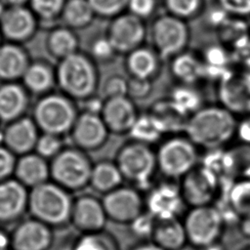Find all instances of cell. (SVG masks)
<instances>
[{
	"label": "cell",
	"mask_w": 250,
	"mask_h": 250,
	"mask_svg": "<svg viewBox=\"0 0 250 250\" xmlns=\"http://www.w3.org/2000/svg\"><path fill=\"white\" fill-rule=\"evenodd\" d=\"M237 125L234 113L227 106L202 105L188 116L184 132L198 148L215 150L236 136Z\"/></svg>",
	"instance_id": "cell-1"
},
{
	"label": "cell",
	"mask_w": 250,
	"mask_h": 250,
	"mask_svg": "<svg viewBox=\"0 0 250 250\" xmlns=\"http://www.w3.org/2000/svg\"><path fill=\"white\" fill-rule=\"evenodd\" d=\"M61 93L73 101H86L96 95L100 73L96 62L87 54L76 52L61 61L55 69Z\"/></svg>",
	"instance_id": "cell-2"
},
{
	"label": "cell",
	"mask_w": 250,
	"mask_h": 250,
	"mask_svg": "<svg viewBox=\"0 0 250 250\" xmlns=\"http://www.w3.org/2000/svg\"><path fill=\"white\" fill-rule=\"evenodd\" d=\"M71 192L54 182H46L28 192L27 209L34 219L49 227L70 224L73 199Z\"/></svg>",
	"instance_id": "cell-3"
},
{
	"label": "cell",
	"mask_w": 250,
	"mask_h": 250,
	"mask_svg": "<svg viewBox=\"0 0 250 250\" xmlns=\"http://www.w3.org/2000/svg\"><path fill=\"white\" fill-rule=\"evenodd\" d=\"M78 115L72 99L62 93L43 95L34 104L32 119L41 133L69 134Z\"/></svg>",
	"instance_id": "cell-4"
},
{
	"label": "cell",
	"mask_w": 250,
	"mask_h": 250,
	"mask_svg": "<svg viewBox=\"0 0 250 250\" xmlns=\"http://www.w3.org/2000/svg\"><path fill=\"white\" fill-rule=\"evenodd\" d=\"M115 163L123 179L131 183L133 187L139 190L149 189L157 170L155 151L150 146L131 140L119 148Z\"/></svg>",
	"instance_id": "cell-5"
},
{
	"label": "cell",
	"mask_w": 250,
	"mask_h": 250,
	"mask_svg": "<svg viewBox=\"0 0 250 250\" xmlns=\"http://www.w3.org/2000/svg\"><path fill=\"white\" fill-rule=\"evenodd\" d=\"M93 163L86 151L63 147L50 161V179L69 192L89 187Z\"/></svg>",
	"instance_id": "cell-6"
},
{
	"label": "cell",
	"mask_w": 250,
	"mask_h": 250,
	"mask_svg": "<svg viewBox=\"0 0 250 250\" xmlns=\"http://www.w3.org/2000/svg\"><path fill=\"white\" fill-rule=\"evenodd\" d=\"M157 170L167 180H181L198 165V147L186 136H172L155 151Z\"/></svg>",
	"instance_id": "cell-7"
},
{
	"label": "cell",
	"mask_w": 250,
	"mask_h": 250,
	"mask_svg": "<svg viewBox=\"0 0 250 250\" xmlns=\"http://www.w3.org/2000/svg\"><path fill=\"white\" fill-rule=\"evenodd\" d=\"M147 34L152 48L162 60L172 59L186 51L190 39L188 22L167 13L151 21Z\"/></svg>",
	"instance_id": "cell-8"
},
{
	"label": "cell",
	"mask_w": 250,
	"mask_h": 250,
	"mask_svg": "<svg viewBox=\"0 0 250 250\" xmlns=\"http://www.w3.org/2000/svg\"><path fill=\"white\" fill-rule=\"evenodd\" d=\"M183 224L188 242L198 249L221 241L226 228L220 210L213 204L190 207Z\"/></svg>",
	"instance_id": "cell-9"
},
{
	"label": "cell",
	"mask_w": 250,
	"mask_h": 250,
	"mask_svg": "<svg viewBox=\"0 0 250 250\" xmlns=\"http://www.w3.org/2000/svg\"><path fill=\"white\" fill-rule=\"evenodd\" d=\"M180 188L187 206L212 204L219 193V176L205 165H197L181 179Z\"/></svg>",
	"instance_id": "cell-10"
},
{
	"label": "cell",
	"mask_w": 250,
	"mask_h": 250,
	"mask_svg": "<svg viewBox=\"0 0 250 250\" xmlns=\"http://www.w3.org/2000/svg\"><path fill=\"white\" fill-rule=\"evenodd\" d=\"M102 202L109 221L129 225L145 211V197L133 186H120L104 194Z\"/></svg>",
	"instance_id": "cell-11"
},
{
	"label": "cell",
	"mask_w": 250,
	"mask_h": 250,
	"mask_svg": "<svg viewBox=\"0 0 250 250\" xmlns=\"http://www.w3.org/2000/svg\"><path fill=\"white\" fill-rule=\"evenodd\" d=\"M105 35L116 54L127 55L143 46L147 35V28L144 20L125 12L110 20Z\"/></svg>",
	"instance_id": "cell-12"
},
{
	"label": "cell",
	"mask_w": 250,
	"mask_h": 250,
	"mask_svg": "<svg viewBox=\"0 0 250 250\" xmlns=\"http://www.w3.org/2000/svg\"><path fill=\"white\" fill-rule=\"evenodd\" d=\"M186 206L180 185L172 180L151 186L145 197V210L157 221L180 219Z\"/></svg>",
	"instance_id": "cell-13"
},
{
	"label": "cell",
	"mask_w": 250,
	"mask_h": 250,
	"mask_svg": "<svg viewBox=\"0 0 250 250\" xmlns=\"http://www.w3.org/2000/svg\"><path fill=\"white\" fill-rule=\"evenodd\" d=\"M109 134L101 114L83 110L78 113L68 135L73 146L89 152L103 147Z\"/></svg>",
	"instance_id": "cell-14"
},
{
	"label": "cell",
	"mask_w": 250,
	"mask_h": 250,
	"mask_svg": "<svg viewBox=\"0 0 250 250\" xmlns=\"http://www.w3.org/2000/svg\"><path fill=\"white\" fill-rule=\"evenodd\" d=\"M38 21L29 7H6L0 16L1 36L8 42L24 43L35 35Z\"/></svg>",
	"instance_id": "cell-15"
},
{
	"label": "cell",
	"mask_w": 250,
	"mask_h": 250,
	"mask_svg": "<svg viewBox=\"0 0 250 250\" xmlns=\"http://www.w3.org/2000/svg\"><path fill=\"white\" fill-rule=\"evenodd\" d=\"M107 221L102 199L91 194H82L73 199L70 224L80 233L103 230Z\"/></svg>",
	"instance_id": "cell-16"
},
{
	"label": "cell",
	"mask_w": 250,
	"mask_h": 250,
	"mask_svg": "<svg viewBox=\"0 0 250 250\" xmlns=\"http://www.w3.org/2000/svg\"><path fill=\"white\" fill-rule=\"evenodd\" d=\"M101 116L110 134H129L139 111L133 100L127 96L104 99Z\"/></svg>",
	"instance_id": "cell-17"
},
{
	"label": "cell",
	"mask_w": 250,
	"mask_h": 250,
	"mask_svg": "<svg viewBox=\"0 0 250 250\" xmlns=\"http://www.w3.org/2000/svg\"><path fill=\"white\" fill-rule=\"evenodd\" d=\"M53 240L51 227L33 218L16 228L10 238V245L13 250H48Z\"/></svg>",
	"instance_id": "cell-18"
},
{
	"label": "cell",
	"mask_w": 250,
	"mask_h": 250,
	"mask_svg": "<svg viewBox=\"0 0 250 250\" xmlns=\"http://www.w3.org/2000/svg\"><path fill=\"white\" fill-rule=\"evenodd\" d=\"M40 131L30 117H21L8 123L2 133L3 145L15 155L34 151Z\"/></svg>",
	"instance_id": "cell-19"
},
{
	"label": "cell",
	"mask_w": 250,
	"mask_h": 250,
	"mask_svg": "<svg viewBox=\"0 0 250 250\" xmlns=\"http://www.w3.org/2000/svg\"><path fill=\"white\" fill-rule=\"evenodd\" d=\"M28 191L16 179L0 182V223L20 218L27 209Z\"/></svg>",
	"instance_id": "cell-20"
},
{
	"label": "cell",
	"mask_w": 250,
	"mask_h": 250,
	"mask_svg": "<svg viewBox=\"0 0 250 250\" xmlns=\"http://www.w3.org/2000/svg\"><path fill=\"white\" fill-rule=\"evenodd\" d=\"M161 62L152 47L143 45L126 55L125 68L132 78L153 81L160 73Z\"/></svg>",
	"instance_id": "cell-21"
},
{
	"label": "cell",
	"mask_w": 250,
	"mask_h": 250,
	"mask_svg": "<svg viewBox=\"0 0 250 250\" xmlns=\"http://www.w3.org/2000/svg\"><path fill=\"white\" fill-rule=\"evenodd\" d=\"M29 104L28 92L18 82L0 85V121L10 123L23 116Z\"/></svg>",
	"instance_id": "cell-22"
},
{
	"label": "cell",
	"mask_w": 250,
	"mask_h": 250,
	"mask_svg": "<svg viewBox=\"0 0 250 250\" xmlns=\"http://www.w3.org/2000/svg\"><path fill=\"white\" fill-rule=\"evenodd\" d=\"M14 175L25 188H35L49 181L50 162L34 151L21 155L17 159Z\"/></svg>",
	"instance_id": "cell-23"
},
{
	"label": "cell",
	"mask_w": 250,
	"mask_h": 250,
	"mask_svg": "<svg viewBox=\"0 0 250 250\" xmlns=\"http://www.w3.org/2000/svg\"><path fill=\"white\" fill-rule=\"evenodd\" d=\"M30 63L27 52L21 44H0V81L18 82Z\"/></svg>",
	"instance_id": "cell-24"
},
{
	"label": "cell",
	"mask_w": 250,
	"mask_h": 250,
	"mask_svg": "<svg viewBox=\"0 0 250 250\" xmlns=\"http://www.w3.org/2000/svg\"><path fill=\"white\" fill-rule=\"evenodd\" d=\"M21 80L28 93L41 96L50 93L57 85L55 69L48 63L39 61L30 62Z\"/></svg>",
	"instance_id": "cell-25"
},
{
	"label": "cell",
	"mask_w": 250,
	"mask_h": 250,
	"mask_svg": "<svg viewBox=\"0 0 250 250\" xmlns=\"http://www.w3.org/2000/svg\"><path fill=\"white\" fill-rule=\"evenodd\" d=\"M150 240L164 250H177L188 243L180 219L157 221Z\"/></svg>",
	"instance_id": "cell-26"
},
{
	"label": "cell",
	"mask_w": 250,
	"mask_h": 250,
	"mask_svg": "<svg viewBox=\"0 0 250 250\" xmlns=\"http://www.w3.org/2000/svg\"><path fill=\"white\" fill-rule=\"evenodd\" d=\"M47 52L61 61L79 51V39L75 30L62 25L50 30L46 38Z\"/></svg>",
	"instance_id": "cell-27"
},
{
	"label": "cell",
	"mask_w": 250,
	"mask_h": 250,
	"mask_svg": "<svg viewBox=\"0 0 250 250\" xmlns=\"http://www.w3.org/2000/svg\"><path fill=\"white\" fill-rule=\"evenodd\" d=\"M124 179L115 161L102 160L93 164L89 187L103 195L122 186Z\"/></svg>",
	"instance_id": "cell-28"
},
{
	"label": "cell",
	"mask_w": 250,
	"mask_h": 250,
	"mask_svg": "<svg viewBox=\"0 0 250 250\" xmlns=\"http://www.w3.org/2000/svg\"><path fill=\"white\" fill-rule=\"evenodd\" d=\"M171 72L181 84L191 85L203 75L204 64L197 56L186 50L172 58Z\"/></svg>",
	"instance_id": "cell-29"
},
{
	"label": "cell",
	"mask_w": 250,
	"mask_h": 250,
	"mask_svg": "<svg viewBox=\"0 0 250 250\" xmlns=\"http://www.w3.org/2000/svg\"><path fill=\"white\" fill-rule=\"evenodd\" d=\"M95 18L88 0H66L61 16L63 25L73 30L88 27Z\"/></svg>",
	"instance_id": "cell-30"
},
{
	"label": "cell",
	"mask_w": 250,
	"mask_h": 250,
	"mask_svg": "<svg viewBox=\"0 0 250 250\" xmlns=\"http://www.w3.org/2000/svg\"><path fill=\"white\" fill-rule=\"evenodd\" d=\"M165 133L159 120L149 111L139 114L128 135L133 141L150 146L157 143Z\"/></svg>",
	"instance_id": "cell-31"
},
{
	"label": "cell",
	"mask_w": 250,
	"mask_h": 250,
	"mask_svg": "<svg viewBox=\"0 0 250 250\" xmlns=\"http://www.w3.org/2000/svg\"><path fill=\"white\" fill-rule=\"evenodd\" d=\"M150 112L159 120L165 132L185 129L188 115L181 111L169 99L158 101Z\"/></svg>",
	"instance_id": "cell-32"
},
{
	"label": "cell",
	"mask_w": 250,
	"mask_h": 250,
	"mask_svg": "<svg viewBox=\"0 0 250 250\" xmlns=\"http://www.w3.org/2000/svg\"><path fill=\"white\" fill-rule=\"evenodd\" d=\"M71 250H121L116 237L109 231L80 233L71 245Z\"/></svg>",
	"instance_id": "cell-33"
},
{
	"label": "cell",
	"mask_w": 250,
	"mask_h": 250,
	"mask_svg": "<svg viewBox=\"0 0 250 250\" xmlns=\"http://www.w3.org/2000/svg\"><path fill=\"white\" fill-rule=\"evenodd\" d=\"M224 155L225 171L237 179H250V144L242 143Z\"/></svg>",
	"instance_id": "cell-34"
},
{
	"label": "cell",
	"mask_w": 250,
	"mask_h": 250,
	"mask_svg": "<svg viewBox=\"0 0 250 250\" xmlns=\"http://www.w3.org/2000/svg\"><path fill=\"white\" fill-rule=\"evenodd\" d=\"M226 200L239 219L250 217V179H237L231 183Z\"/></svg>",
	"instance_id": "cell-35"
},
{
	"label": "cell",
	"mask_w": 250,
	"mask_h": 250,
	"mask_svg": "<svg viewBox=\"0 0 250 250\" xmlns=\"http://www.w3.org/2000/svg\"><path fill=\"white\" fill-rule=\"evenodd\" d=\"M169 100L188 116L202 106L199 93L190 85L181 84L174 88Z\"/></svg>",
	"instance_id": "cell-36"
},
{
	"label": "cell",
	"mask_w": 250,
	"mask_h": 250,
	"mask_svg": "<svg viewBox=\"0 0 250 250\" xmlns=\"http://www.w3.org/2000/svg\"><path fill=\"white\" fill-rule=\"evenodd\" d=\"M166 13L183 21L195 19L204 9V0H163Z\"/></svg>",
	"instance_id": "cell-37"
},
{
	"label": "cell",
	"mask_w": 250,
	"mask_h": 250,
	"mask_svg": "<svg viewBox=\"0 0 250 250\" xmlns=\"http://www.w3.org/2000/svg\"><path fill=\"white\" fill-rule=\"evenodd\" d=\"M66 0H29L28 7L38 21L51 23L61 20Z\"/></svg>",
	"instance_id": "cell-38"
},
{
	"label": "cell",
	"mask_w": 250,
	"mask_h": 250,
	"mask_svg": "<svg viewBox=\"0 0 250 250\" xmlns=\"http://www.w3.org/2000/svg\"><path fill=\"white\" fill-rule=\"evenodd\" d=\"M96 17L113 19L127 12L128 0H88Z\"/></svg>",
	"instance_id": "cell-39"
},
{
	"label": "cell",
	"mask_w": 250,
	"mask_h": 250,
	"mask_svg": "<svg viewBox=\"0 0 250 250\" xmlns=\"http://www.w3.org/2000/svg\"><path fill=\"white\" fill-rule=\"evenodd\" d=\"M63 148V142L62 137L41 133L35 145L34 152L39 154L45 159H53Z\"/></svg>",
	"instance_id": "cell-40"
},
{
	"label": "cell",
	"mask_w": 250,
	"mask_h": 250,
	"mask_svg": "<svg viewBox=\"0 0 250 250\" xmlns=\"http://www.w3.org/2000/svg\"><path fill=\"white\" fill-rule=\"evenodd\" d=\"M157 220L146 210L133 220L129 225L130 231L138 238L146 241L151 238Z\"/></svg>",
	"instance_id": "cell-41"
},
{
	"label": "cell",
	"mask_w": 250,
	"mask_h": 250,
	"mask_svg": "<svg viewBox=\"0 0 250 250\" xmlns=\"http://www.w3.org/2000/svg\"><path fill=\"white\" fill-rule=\"evenodd\" d=\"M116 52L109 42L106 35L99 36L95 38L90 44V54L89 56L96 62H108L113 60L116 56Z\"/></svg>",
	"instance_id": "cell-42"
},
{
	"label": "cell",
	"mask_w": 250,
	"mask_h": 250,
	"mask_svg": "<svg viewBox=\"0 0 250 250\" xmlns=\"http://www.w3.org/2000/svg\"><path fill=\"white\" fill-rule=\"evenodd\" d=\"M127 91L128 79L117 74L107 77L103 86L104 99L127 96Z\"/></svg>",
	"instance_id": "cell-43"
},
{
	"label": "cell",
	"mask_w": 250,
	"mask_h": 250,
	"mask_svg": "<svg viewBox=\"0 0 250 250\" xmlns=\"http://www.w3.org/2000/svg\"><path fill=\"white\" fill-rule=\"evenodd\" d=\"M152 91V81L139 78H132L128 80L127 97L133 101H141L146 99Z\"/></svg>",
	"instance_id": "cell-44"
},
{
	"label": "cell",
	"mask_w": 250,
	"mask_h": 250,
	"mask_svg": "<svg viewBox=\"0 0 250 250\" xmlns=\"http://www.w3.org/2000/svg\"><path fill=\"white\" fill-rule=\"evenodd\" d=\"M220 9L233 17L243 18L250 16V0H216Z\"/></svg>",
	"instance_id": "cell-45"
},
{
	"label": "cell",
	"mask_w": 250,
	"mask_h": 250,
	"mask_svg": "<svg viewBox=\"0 0 250 250\" xmlns=\"http://www.w3.org/2000/svg\"><path fill=\"white\" fill-rule=\"evenodd\" d=\"M156 8L157 0H128L127 12L145 21L154 14Z\"/></svg>",
	"instance_id": "cell-46"
},
{
	"label": "cell",
	"mask_w": 250,
	"mask_h": 250,
	"mask_svg": "<svg viewBox=\"0 0 250 250\" xmlns=\"http://www.w3.org/2000/svg\"><path fill=\"white\" fill-rule=\"evenodd\" d=\"M16 155L4 145H0V182L10 179L14 175Z\"/></svg>",
	"instance_id": "cell-47"
},
{
	"label": "cell",
	"mask_w": 250,
	"mask_h": 250,
	"mask_svg": "<svg viewBox=\"0 0 250 250\" xmlns=\"http://www.w3.org/2000/svg\"><path fill=\"white\" fill-rule=\"evenodd\" d=\"M236 135L241 138L243 143L250 144V119L245 120V122L243 123L238 122Z\"/></svg>",
	"instance_id": "cell-48"
},
{
	"label": "cell",
	"mask_w": 250,
	"mask_h": 250,
	"mask_svg": "<svg viewBox=\"0 0 250 250\" xmlns=\"http://www.w3.org/2000/svg\"><path fill=\"white\" fill-rule=\"evenodd\" d=\"M239 233L246 239H250V217L240 218L237 223Z\"/></svg>",
	"instance_id": "cell-49"
},
{
	"label": "cell",
	"mask_w": 250,
	"mask_h": 250,
	"mask_svg": "<svg viewBox=\"0 0 250 250\" xmlns=\"http://www.w3.org/2000/svg\"><path fill=\"white\" fill-rule=\"evenodd\" d=\"M129 250H164L155 243H153L151 240L150 241H142L140 243L135 244L132 246Z\"/></svg>",
	"instance_id": "cell-50"
},
{
	"label": "cell",
	"mask_w": 250,
	"mask_h": 250,
	"mask_svg": "<svg viewBox=\"0 0 250 250\" xmlns=\"http://www.w3.org/2000/svg\"><path fill=\"white\" fill-rule=\"evenodd\" d=\"M29 0H0V2L5 7H14V6H25L28 4Z\"/></svg>",
	"instance_id": "cell-51"
},
{
	"label": "cell",
	"mask_w": 250,
	"mask_h": 250,
	"mask_svg": "<svg viewBox=\"0 0 250 250\" xmlns=\"http://www.w3.org/2000/svg\"><path fill=\"white\" fill-rule=\"evenodd\" d=\"M10 245V238L7 234L0 229V250H7V247Z\"/></svg>",
	"instance_id": "cell-52"
},
{
	"label": "cell",
	"mask_w": 250,
	"mask_h": 250,
	"mask_svg": "<svg viewBox=\"0 0 250 250\" xmlns=\"http://www.w3.org/2000/svg\"><path fill=\"white\" fill-rule=\"evenodd\" d=\"M199 250H226V248H225L224 245H222L221 241H218V242L210 244V245H208L206 247H203V248H201Z\"/></svg>",
	"instance_id": "cell-53"
},
{
	"label": "cell",
	"mask_w": 250,
	"mask_h": 250,
	"mask_svg": "<svg viewBox=\"0 0 250 250\" xmlns=\"http://www.w3.org/2000/svg\"><path fill=\"white\" fill-rule=\"evenodd\" d=\"M177 250H199V249L197 247L189 244V243H187L186 245H184L183 247H181V248H179Z\"/></svg>",
	"instance_id": "cell-54"
},
{
	"label": "cell",
	"mask_w": 250,
	"mask_h": 250,
	"mask_svg": "<svg viewBox=\"0 0 250 250\" xmlns=\"http://www.w3.org/2000/svg\"><path fill=\"white\" fill-rule=\"evenodd\" d=\"M242 250H250V246H249V247H245V248H243Z\"/></svg>",
	"instance_id": "cell-55"
},
{
	"label": "cell",
	"mask_w": 250,
	"mask_h": 250,
	"mask_svg": "<svg viewBox=\"0 0 250 250\" xmlns=\"http://www.w3.org/2000/svg\"><path fill=\"white\" fill-rule=\"evenodd\" d=\"M0 41H1V33H0ZM0 44H1V42H0Z\"/></svg>",
	"instance_id": "cell-56"
},
{
	"label": "cell",
	"mask_w": 250,
	"mask_h": 250,
	"mask_svg": "<svg viewBox=\"0 0 250 250\" xmlns=\"http://www.w3.org/2000/svg\"><path fill=\"white\" fill-rule=\"evenodd\" d=\"M0 122H1V121H0Z\"/></svg>",
	"instance_id": "cell-57"
}]
</instances>
